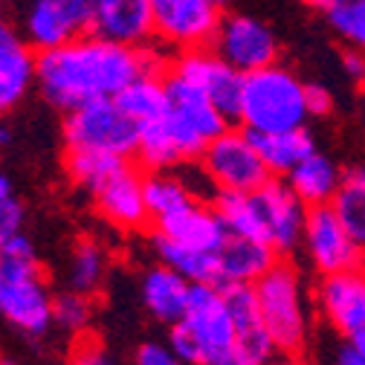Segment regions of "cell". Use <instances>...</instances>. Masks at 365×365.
Segmentation results:
<instances>
[{
	"mask_svg": "<svg viewBox=\"0 0 365 365\" xmlns=\"http://www.w3.org/2000/svg\"><path fill=\"white\" fill-rule=\"evenodd\" d=\"M217 0H151L154 38L177 53L212 47L223 21Z\"/></svg>",
	"mask_w": 365,
	"mask_h": 365,
	"instance_id": "9",
	"label": "cell"
},
{
	"mask_svg": "<svg viewBox=\"0 0 365 365\" xmlns=\"http://www.w3.org/2000/svg\"><path fill=\"white\" fill-rule=\"evenodd\" d=\"M93 24V0H35L26 12V41L53 50L81 38Z\"/></svg>",
	"mask_w": 365,
	"mask_h": 365,
	"instance_id": "14",
	"label": "cell"
},
{
	"mask_svg": "<svg viewBox=\"0 0 365 365\" xmlns=\"http://www.w3.org/2000/svg\"><path fill=\"white\" fill-rule=\"evenodd\" d=\"M351 342H354V348H356V354H359V359H362V365H365V334L354 336Z\"/></svg>",
	"mask_w": 365,
	"mask_h": 365,
	"instance_id": "43",
	"label": "cell"
},
{
	"mask_svg": "<svg viewBox=\"0 0 365 365\" xmlns=\"http://www.w3.org/2000/svg\"><path fill=\"white\" fill-rule=\"evenodd\" d=\"M143 73H163V61L145 47L81 35L38 53L35 84L53 108L70 113L90 102L116 99Z\"/></svg>",
	"mask_w": 365,
	"mask_h": 365,
	"instance_id": "1",
	"label": "cell"
},
{
	"mask_svg": "<svg viewBox=\"0 0 365 365\" xmlns=\"http://www.w3.org/2000/svg\"><path fill=\"white\" fill-rule=\"evenodd\" d=\"M93 296H84L76 290H67L56 299L53 304V322L56 328H61L64 334H81L87 331L90 319H93Z\"/></svg>",
	"mask_w": 365,
	"mask_h": 365,
	"instance_id": "33",
	"label": "cell"
},
{
	"mask_svg": "<svg viewBox=\"0 0 365 365\" xmlns=\"http://www.w3.org/2000/svg\"><path fill=\"white\" fill-rule=\"evenodd\" d=\"M108 276V255L96 241H78L70 252L67 267V284L76 293L96 296Z\"/></svg>",
	"mask_w": 365,
	"mask_h": 365,
	"instance_id": "29",
	"label": "cell"
},
{
	"mask_svg": "<svg viewBox=\"0 0 365 365\" xmlns=\"http://www.w3.org/2000/svg\"><path fill=\"white\" fill-rule=\"evenodd\" d=\"M154 255H157V261L182 272L192 284H215L217 282V252L195 250V247L177 244V241L154 232Z\"/></svg>",
	"mask_w": 365,
	"mask_h": 365,
	"instance_id": "26",
	"label": "cell"
},
{
	"mask_svg": "<svg viewBox=\"0 0 365 365\" xmlns=\"http://www.w3.org/2000/svg\"><path fill=\"white\" fill-rule=\"evenodd\" d=\"M282 255L272 250L267 241L247 238V235H232L223 241L217 250V287L230 284H255L264 272L276 264Z\"/></svg>",
	"mask_w": 365,
	"mask_h": 365,
	"instance_id": "21",
	"label": "cell"
},
{
	"mask_svg": "<svg viewBox=\"0 0 365 365\" xmlns=\"http://www.w3.org/2000/svg\"><path fill=\"white\" fill-rule=\"evenodd\" d=\"M143 125L122 110L116 99H99L81 105L64 116L67 151H105L116 157H136Z\"/></svg>",
	"mask_w": 365,
	"mask_h": 365,
	"instance_id": "7",
	"label": "cell"
},
{
	"mask_svg": "<svg viewBox=\"0 0 365 365\" xmlns=\"http://www.w3.org/2000/svg\"><path fill=\"white\" fill-rule=\"evenodd\" d=\"M168 108L160 119L143 125L140 151L136 160L148 171H165L186 163H197L212 140L230 128L223 110L203 93L200 87L177 76L165 73Z\"/></svg>",
	"mask_w": 365,
	"mask_h": 365,
	"instance_id": "2",
	"label": "cell"
},
{
	"mask_svg": "<svg viewBox=\"0 0 365 365\" xmlns=\"http://www.w3.org/2000/svg\"><path fill=\"white\" fill-rule=\"evenodd\" d=\"M24 230V206L15 197L0 200V244L21 235Z\"/></svg>",
	"mask_w": 365,
	"mask_h": 365,
	"instance_id": "35",
	"label": "cell"
},
{
	"mask_svg": "<svg viewBox=\"0 0 365 365\" xmlns=\"http://www.w3.org/2000/svg\"><path fill=\"white\" fill-rule=\"evenodd\" d=\"M302 250L319 276L354 269L365 264V250L351 238L345 223L334 212V206H310L304 223V241Z\"/></svg>",
	"mask_w": 365,
	"mask_h": 365,
	"instance_id": "10",
	"label": "cell"
},
{
	"mask_svg": "<svg viewBox=\"0 0 365 365\" xmlns=\"http://www.w3.org/2000/svg\"><path fill=\"white\" fill-rule=\"evenodd\" d=\"M212 50L244 76L279 61L276 35L264 21L252 15H223Z\"/></svg>",
	"mask_w": 365,
	"mask_h": 365,
	"instance_id": "12",
	"label": "cell"
},
{
	"mask_svg": "<svg viewBox=\"0 0 365 365\" xmlns=\"http://www.w3.org/2000/svg\"><path fill=\"white\" fill-rule=\"evenodd\" d=\"M351 238L365 250V165L342 171V182L331 200Z\"/></svg>",
	"mask_w": 365,
	"mask_h": 365,
	"instance_id": "28",
	"label": "cell"
},
{
	"mask_svg": "<svg viewBox=\"0 0 365 365\" xmlns=\"http://www.w3.org/2000/svg\"><path fill=\"white\" fill-rule=\"evenodd\" d=\"M154 230L177 244L206 250V252H217L223 247V241L230 238V230H226V223H223L220 212L215 209V203L206 206L203 200H195L192 206L157 220Z\"/></svg>",
	"mask_w": 365,
	"mask_h": 365,
	"instance_id": "19",
	"label": "cell"
},
{
	"mask_svg": "<svg viewBox=\"0 0 365 365\" xmlns=\"http://www.w3.org/2000/svg\"><path fill=\"white\" fill-rule=\"evenodd\" d=\"M212 203L232 235L267 241L282 258L302 250L310 206L287 180L269 177L255 192H215Z\"/></svg>",
	"mask_w": 365,
	"mask_h": 365,
	"instance_id": "3",
	"label": "cell"
},
{
	"mask_svg": "<svg viewBox=\"0 0 365 365\" xmlns=\"http://www.w3.org/2000/svg\"><path fill=\"white\" fill-rule=\"evenodd\" d=\"M261 316L282 354H302L310 339V296L293 261L279 258L255 282Z\"/></svg>",
	"mask_w": 365,
	"mask_h": 365,
	"instance_id": "6",
	"label": "cell"
},
{
	"mask_svg": "<svg viewBox=\"0 0 365 365\" xmlns=\"http://www.w3.org/2000/svg\"><path fill=\"white\" fill-rule=\"evenodd\" d=\"M168 345L192 365H212L235 351V322L223 287L195 284L189 307L180 322L171 325Z\"/></svg>",
	"mask_w": 365,
	"mask_h": 365,
	"instance_id": "5",
	"label": "cell"
},
{
	"mask_svg": "<svg viewBox=\"0 0 365 365\" xmlns=\"http://www.w3.org/2000/svg\"><path fill=\"white\" fill-rule=\"evenodd\" d=\"M192 287L195 284L182 276V272L157 261L154 267L145 269V276L140 282V296H143L145 310L157 319V322L174 325V322H180L182 313L189 307Z\"/></svg>",
	"mask_w": 365,
	"mask_h": 365,
	"instance_id": "22",
	"label": "cell"
},
{
	"mask_svg": "<svg viewBox=\"0 0 365 365\" xmlns=\"http://www.w3.org/2000/svg\"><path fill=\"white\" fill-rule=\"evenodd\" d=\"M177 76L200 87L203 93L223 110V116L235 122L241 113V93H244V73H238L226 58H220L212 47L186 50L171 64Z\"/></svg>",
	"mask_w": 365,
	"mask_h": 365,
	"instance_id": "13",
	"label": "cell"
},
{
	"mask_svg": "<svg viewBox=\"0 0 365 365\" xmlns=\"http://www.w3.org/2000/svg\"><path fill=\"white\" fill-rule=\"evenodd\" d=\"M96 212L116 230H143L151 223L148 203H145V174H140L130 163L110 174L99 189L90 192Z\"/></svg>",
	"mask_w": 365,
	"mask_h": 365,
	"instance_id": "15",
	"label": "cell"
},
{
	"mask_svg": "<svg viewBox=\"0 0 365 365\" xmlns=\"http://www.w3.org/2000/svg\"><path fill=\"white\" fill-rule=\"evenodd\" d=\"M133 362L136 365H192V362L182 359L171 345H163V342H143Z\"/></svg>",
	"mask_w": 365,
	"mask_h": 365,
	"instance_id": "34",
	"label": "cell"
},
{
	"mask_svg": "<svg viewBox=\"0 0 365 365\" xmlns=\"http://www.w3.org/2000/svg\"><path fill=\"white\" fill-rule=\"evenodd\" d=\"M342 67H345V73H348L354 81H362V84H365V50L348 47L345 56H342Z\"/></svg>",
	"mask_w": 365,
	"mask_h": 365,
	"instance_id": "38",
	"label": "cell"
},
{
	"mask_svg": "<svg viewBox=\"0 0 365 365\" xmlns=\"http://www.w3.org/2000/svg\"><path fill=\"white\" fill-rule=\"evenodd\" d=\"M197 165L215 192H255L269 177H276L247 128H226L206 145Z\"/></svg>",
	"mask_w": 365,
	"mask_h": 365,
	"instance_id": "8",
	"label": "cell"
},
{
	"mask_svg": "<svg viewBox=\"0 0 365 365\" xmlns=\"http://www.w3.org/2000/svg\"><path fill=\"white\" fill-rule=\"evenodd\" d=\"M67 365H113V362H110V356L105 354V348L96 339H81L70 351Z\"/></svg>",
	"mask_w": 365,
	"mask_h": 365,
	"instance_id": "36",
	"label": "cell"
},
{
	"mask_svg": "<svg viewBox=\"0 0 365 365\" xmlns=\"http://www.w3.org/2000/svg\"><path fill=\"white\" fill-rule=\"evenodd\" d=\"M0 272L6 279H38L41 276L38 252L24 232L0 244Z\"/></svg>",
	"mask_w": 365,
	"mask_h": 365,
	"instance_id": "32",
	"label": "cell"
},
{
	"mask_svg": "<svg viewBox=\"0 0 365 365\" xmlns=\"http://www.w3.org/2000/svg\"><path fill=\"white\" fill-rule=\"evenodd\" d=\"M302 4H307V6H313V9H328L331 4H336V0H302Z\"/></svg>",
	"mask_w": 365,
	"mask_h": 365,
	"instance_id": "44",
	"label": "cell"
},
{
	"mask_svg": "<svg viewBox=\"0 0 365 365\" xmlns=\"http://www.w3.org/2000/svg\"><path fill=\"white\" fill-rule=\"evenodd\" d=\"M35 70L38 56L32 53V43L0 21V113L21 105L35 84Z\"/></svg>",
	"mask_w": 365,
	"mask_h": 365,
	"instance_id": "20",
	"label": "cell"
},
{
	"mask_svg": "<svg viewBox=\"0 0 365 365\" xmlns=\"http://www.w3.org/2000/svg\"><path fill=\"white\" fill-rule=\"evenodd\" d=\"M217 4H226V0H217Z\"/></svg>",
	"mask_w": 365,
	"mask_h": 365,
	"instance_id": "46",
	"label": "cell"
},
{
	"mask_svg": "<svg viewBox=\"0 0 365 365\" xmlns=\"http://www.w3.org/2000/svg\"><path fill=\"white\" fill-rule=\"evenodd\" d=\"M53 304L43 279H6L0 272V316L26 336H43L53 322Z\"/></svg>",
	"mask_w": 365,
	"mask_h": 365,
	"instance_id": "16",
	"label": "cell"
},
{
	"mask_svg": "<svg viewBox=\"0 0 365 365\" xmlns=\"http://www.w3.org/2000/svg\"><path fill=\"white\" fill-rule=\"evenodd\" d=\"M6 197H12V180L0 171V200H6Z\"/></svg>",
	"mask_w": 365,
	"mask_h": 365,
	"instance_id": "42",
	"label": "cell"
},
{
	"mask_svg": "<svg viewBox=\"0 0 365 365\" xmlns=\"http://www.w3.org/2000/svg\"><path fill=\"white\" fill-rule=\"evenodd\" d=\"M252 140H255L264 163L269 165V171L276 177H287L307 154L316 151L307 125L293 128V130H279V133H252Z\"/></svg>",
	"mask_w": 365,
	"mask_h": 365,
	"instance_id": "24",
	"label": "cell"
},
{
	"mask_svg": "<svg viewBox=\"0 0 365 365\" xmlns=\"http://www.w3.org/2000/svg\"><path fill=\"white\" fill-rule=\"evenodd\" d=\"M223 296L235 322V351L255 365H269L282 351L272 342V334L261 316L255 284H230L223 287Z\"/></svg>",
	"mask_w": 365,
	"mask_h": 365,
	"instance_id": "17",
	"label": "cell"
},
{
	"mask_svg": "<svg viewBox=\"0 0 365 365\" xmlns=\"http://www.w3.org/2000/svg\"><path fill=\"white\" fill-rule=\"evenodd\" d=\"M212 365H255V362H250L244 354H238V351H232V354H226V356H220V359H215Z\"/></svg>",
	"mask_w": 365,
	"mask_h": 365,
	"instance_id": "40",
	"label": "cell"
},
{
	"mask_svg": "<svg viewBox=\"0 0 365 365\" xmlns=\"http://www.w3.org/2000/svg\"><path fill=\"white\" fill-rule=\"evenodd\" d=\"M195 200H200V195L195 192V186L189 182V177H180L171 168L165 171H148L145 174V203H148V215L151 223L192 206Z\"/></svg>",
	"mask_w": 365,
	"mask_h": 365,
	"instance_id": "25",
	"label": "cell"
},
{
	"mask_svg": "<svg viewBox=\"0 0 365 365\" xmlns=\"http://www.w3.org/2000/svg\"><path fill=\"white\" fill-rule=\"evenodd\" d=\"M325 18L345 47L365 50V0H336L325 9Z\"/></svg>",
	"mask_w": 365,
	"mask_h": 365,
	"instance_id": "31",
	"label": "cell"
},
{
	"mask_svg": "<svg viewBox=\"0 0 365 365\" xmlns=\"http://www.w3.org/2000/svg\"><path fill=\"white\" fill-rule=\"evenodd\" d=\"M9 140H12V130H9L6 125H0V148L9 145Z\"/></svg>",
	"mask_w": 365,
	"mask_h": 365,
	"instance_id": "45",
	"label": "cell"
},
{
	"mask_svg": "<svg viewBox=\"0 0 365 365\" xmlns=\"http://www.w3.org/2000/svg\"><path fill=\"white\" fill-rule=\"evenodd\" d=\"M90 32L128 47H145L154 38L151 0H93Z\"/></svg>",
	"mask_w": 365,
	"mask_h": 365,
	"instance_id": "18",
	"label": "cell"
},
{
	"mask_svg": "<svg viewBox=\"0 0 365 365\" xmlns=\"http://www.w3.org/2000/svg\"><path fill=\"white\" fill-rule=\"evenodd\" d=\"M334 365H362L356 348L351 339H342V345L336 348V356H334Z\"/></svg>",
	"mask_w": 365,
	"mask_h": 365,
	"instance_id": "39",
	"label": "cell"
},
{
	"mask_svg": "<svg viewBox=\"0 0 365 365\" xmlns=\"http://www.w3.org/2000/svg\"><path fill=\"white\" fill-rule=\"evenodd\" d=\"M313 304L342 339L365 334V264L319 276Z\"/></svg>",
	"mask_w": 365,
	"mask_h": 365,
	"instance_id": "11",
	"label": "cell"
},
{
	"mask_svg": "<svg viewBox=\"0 0 365 365\" xmlns=\"http://www.w3.org/2000/svg\"><path fill=\"white\" fill-rule=\"evenodd\" d=\"M122 110L133 116L140 125H148L160 119L168 108V90H165V76L163 73H143L140 78H133L122 93L116 96Z\"/></svg>",
	"mask_w": 365,
	"mask_h": 365,
	"instance_id": "27",
	"label": "cell"
},
{
	"mask_svg": "<svg viewBox=\"0 0 365 365\" xmlns=\"http://www.w3.org/2000/svg\"><path fill=\"white\" fill-rule=\"evenodd\" d=\"M304 96H307V113L310 116H328L334 110V96H331V90L322 87V84H307Z\"/></svg>",
	"mask_w": 365,
	"mask_h": 365,
	"instance_id": "37",
	"label": "cell"
},
{
	"mask_svg": "<svg viewBox=\"0 0 365 365\" xmlns=\"http://www.w3.org/2000/svg\"><path fill=\"white\" fill-rule=\"evenodd\" d=\"M128 163H130L128 157H116L105 151H67V174L76 186L87 192L99 189L110 174H116Z\"/></svg>",
	"mask_w": 365,
	"mask_h": 365,
	"instance_id": "30",
	"label": "cell"
},
{
	"mask_svg": "<svg viewBox=\"0 0 365 365\" xmlns=\"http://www.w3.org/2000/svg\"><path fill=\"white\" fill-rule=\"evenodd\" d=\"M284 180L290 182L293 192L307 206H328L334 200L336 189H339V182H342V171L328 154L313 151Z\"/></svg>",
	"mask_w": 365,
	"mask_h": 365,
	"instance_id": "23",
	"label": "cell"
},
{
	"mask_svg": "<svg viewBox=\"0 0 365 365\" xmlns=\"http://www.w3.org/2000/svg\"><path fill=\"white\" fill-rule=\"evenodd\" d=\"M304 87L307 84L279 61L247 73L238 122L250 133H279L304 128L310 119Z\"/></svg>",
	"mask_w": 365,
	"mask_h": 365,
	"instance_id": "4",
	"label": "cell"
},
{
	"mask_svg": "<svg viewBox=\"0 0 365 365\" xmlns=\"http://www.w3.org/2000/svg\"><path fill=\"white\" fill-rule=\"evenodd\" d=\"M269 365H307V362H304L299 354H279Z\"/></svg>",
	"mask_w": 365,
	"mask_h": 365,
	"instance_id": "41",
	"label": "cell"
}]
</instances>
